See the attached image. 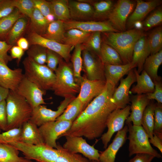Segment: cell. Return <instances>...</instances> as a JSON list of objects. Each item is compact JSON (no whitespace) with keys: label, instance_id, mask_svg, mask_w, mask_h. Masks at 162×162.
<instances>
[{"label":"cell","instance_id":"1","mask_svg":"<svg viewBox=\"0 0 162 162\" xmlns=\"http://www.w3.org/2000/svg\"><path fill=\"white\" fill-rule=\"evenodd\" d=\"M116 88L106 82L102 92L89 103L62 136H84L93 140L101 136L110 113L116 108L112 100Z\"/></svg>","mask_w":162,"mask_h":162},{"label":"cell","instance_id":"2","mask_svg":"<svg viewBox=\"0 0 162 162\" xmlns=\"http://www.w3.org/2000/svg\"><path fill=\"white\" fill-rule=\"evenodd\" d=\"M104 42L114 49L119 54L123 64L132 62L134 46L145 35L142 29L134 28L123 32H103Z\"/></svg>","mask_w":162,"mask_h":162},{"label":"cell","instance_id":"3","mask_svg":"<svg viewBox=\"0 0 162 162\" xmlns=\"http://www.w3.org/2000/svg\"><path fill=\"white\" fill-rule=\"evenodd\" d=\"M8 130L22 127L30 119L32 109L23 97L10 90L6 100Z\"/></svg>","mask_w":162,"mask_h":162},{"label":"cell","instance_id":"4","mask_svg":"<svg viewBox=\"0 0 162 162\" xmlns=\"http://www.w3.org/2000/svg\"><path fill=\"white\" fill-rule=\"evenodd\" d=\"M25 76L36 85L45 93L51 90L55 80L53 71L45 64H39L28 58L22 62Z\"/></svg>","mask_w":162,"mask_h":162},{"label":"cell","instance_id":"5","mask_svg":"<svg viewBox=\"0 0 162 162\" xmlns=\"http://www.w3.org/2000/svg\"><path fill=\"white\" fill-rule=\"evenodd\" d=\"M61 60L55 72V80L52 90L54 94L64 98L75 95L79 92L80 86L75 81L72 68Z\"/></svg>","mask_w":162,"mask_h":162},{"label":"cell","instance_id":"6","mask_svg":"<svg viewBox=\"0 0 162 162\" xmlns=\"http://www.w3.org/2000/svg\"><path fill=\"white\" fill-rule=\"evenodd\" d=\"M129 133L127 139L129 140V156L138 153L152 154L158 158L161 155L151 146L148 136L141 125L132 124L131 122L126 123Z\"/></svg>","mask_w":162,"mask_h":162},{"label":"cell","instance_id":"7","mask_svg":"<svg viewBox=\"0 0 162 162\" xmlns=\"http://www.w3.org/2000/svg\"><path fill=\"white\" fill-rule=\"evenodd\" d=\"M9 144L21 152L25 158L28 160L38 162H55L58 157L57 149L45 143L32 145L16 141Z\"/></svg>","mask_w":162,"mask_h":162},{"label":"cell","instance_id":"8","mask_svg":"<svg viewBox=\"0 0 162 162\" xmlns=\"http://www.w3.org/2000/svg\"><path fill=\"white\" fill-rule=\"evenodd\" d=\"M135 3L130 0H119L114 4L108 17V21L116 30L125 31L127 19Z\"/></svg>","mask_w":162,"mask_h":162},{"label":"cell","instance_id":"9","mask_svg":"<svg viewBox=\"0 0 162 162\" xmlns=\"http://www.w3.org/2000/svg\"><path fill=\"white\" fill-rule=\"evenodd\" d=\"M130 106L127 105L123 109H116L109 115L106 122L107 130L101 136L104 148L107 147L115 133L123 128L125 122L130 114Z\"/></svg>","mask_w":162,"mask_h":162},{"label":"cell","instance_id":"10","mask_svg":"<svg viewBox=\"0 0 162 162\" xmlns=\"http://www.w3.org/2000/svg\"><path fill=\"white\" fill-rule=\"evenodd\" d=\"M72 123L66 120H56L46 122L39 127L44 143L56 148V140L70 128Z\"/></svg>","mask_w":162,"mask_h":162},{"label":"cell","instance_id":"11","mask_svg":"<svg viewBox=\"0 0 162 162\" xmlns=\"http://www.w3.org/2000/svg\"><path fill=\"white\" fill-rule=\"evenodd\" d=\"M82 69L85 76L90 80L105 81L104 64L100 57L86 49L82 51Z\"/></svg>","mask_w":162,"mask_h":162},{"label":"cell","instance_id":"12","mask_svg":"<svg viewBox=\"0 0 162 162\" xmlns=\"http://www.w3.org/2000/svg\"><path fill=\"white\" fill-rule=\"evenodd\" d=\"M75 97L73 96L64 98L56 111L47 108L44 105H40L33 109L30 120L38 127L46 122L56 121Z\"/></svg>","mask_w":162,"mask_h":162},{"label":"cell","instance_id":"13","mask_svg":"<svg viewBox=\"0 0 162 162\" xmlns=\"http://www.w3.org/2000/svg\"><path fill=\"white\" fill-rule=\"evenodd\" d=\"M63 148L73 153L82 154L89 160L99 161L100 153L93 146L89 145L82 136H65Z\"/></svg>","mask_w":162,"mask_h":162},{"label":"cell","instance_id":"14","mask_svg":"<svg viewBox=\"0 0 162 162\" xmlns=\"http://www.w3.org/2000/svg\"><path fill=\"white\" fill-rule=\"evenodd\" d=\"M27 39L30 46L33 44L41 46L58 54L66 62H68L71 58L70 52L73 48L69 45L46 38L32 32H28Z\"/></svg>","mask_w":162,"mask_h":162},{"label":"cell","instance_id":"15","mask_svg":"<svg viewBox=\"0 0 162 162\" xmlns=\"http://www.w3.org/2000/svg\"><path fill=\"white\" fill-rule=\"evenodd\" d=\"M15 91L26 99L32 109L46 104L43 98L44 92L24 75Z\"/></svg>","mask_w":162,"mask_h":162},{"label":"cell","instance_id":"16","mask_svg":"<svg viewBox=\"0 0 162 162\" xmlns=\"http://www.w3.org/2000/svg\"><path fill=\"white\" fill-rule=\"evenodd\" d=\"M136 82L134 69L130 71L125 78H121L118 86L115 88L112 97V100L117 109L125 107L130 101V89L132 84Z\"/></svg>","mask_w":162,"mask_h":162},{"label":"cell","instance_id":"17","mask_svg":"<svg viewBox=\"0 0 162 162\" xmlns=\"http://www.w3.org/2000/svg\"><path fill=\"white\" fill-rule=\"evenodd\" d=\"M64 25L65 30L75 28L88 33L96 32L102 33L119 32L115 29L108 21H85L70 20L64 22Z\"/></svg>","mask_w":162,"mask_h":162},{"label":"cell","instance_id":"18","mask_svg":"<svg viewBox=\"0 0 162 162\" xmlns=\"http://www.w3.org/2000/svg\"><path fill=\"white\" fill-rule=\"evenodd\" d=\"M106 84L105 81L90 80L84 76L80 82V90L77 97L86 107L93 98L102 92Z\"/></svg>","mask_w":162,"mask_h":162},{"label":"cell","instance_id":"19","mask_svg":"<svg viewBox=\"0 0 162 162\" xmlns=\"http://www.w3.org/2000/svg\"><path fill=\"white\" fill-rule=\"evenodd\" d=\"M24 76L20 68L12 69L0 62V86L10 90L16 91Z\"/></svg>","mask_w":162,"mask_h":162},{"label":"cell","instance_id":"20","mask_svg":"<svg viewBox=\"0 0 162 162\" xmlns=\"http://www.w3.org/2000/svg\"><path fill=\"white\" fill-rule=\"evenodd\" d=\"M128 131L126 125L117 132L112 143L100 154L99 161L100 162H115L117 152L127 139Z\"/></svg>","mask_w":162,"mask_h":162},{"label":"cell","instance_id":"21","mask_svg":"<svg viewBox=\"0 0 162 162\" xmlns=\"http://www.w3.org/2000/svg\"><path fill=\"white\" fill-rule=\"evenodd\" d=\"M150 100L146 94H136L131 96L130 98L131 112L125 121L126 123L132 122L134 125H141L143 112Z\"/></svg>","mask_w":162,"mask_h":162},{"label":"cell","instance_id":"22","mask_svg":"<svg viewBox=\"0 0 162 162\" xmlns=\"http://www.w3.org/2000/svg\"><path fill=\"white\" fill-rule=\"evenodd\" d=\"M136 2L135 10L127 19L126 28H130L135 22L142 21L149 13L161 4L162 1L152 0L145 2L137 0Z\"/></svg>","mask_w":162,"mask_h":162},{"label":"cell","instance_id":"23","mask_svg":"<svg viewBox=\"0 0 162 162\" xmlns=\"http://www.w3.org/2000/svg\"><path fill=\"white\" fill-rule=\"evenodd\" d=\"M150 54L147 37L145 34L137 41L133 49L132 62L137 68L138 74L143 70L145 62Z\"/></svg>","mask_w":162,"mask_h":162},{"label":"cell","instance_id":"24","mask_svg":"<svg viewBox=\"0 0 162 162\" xmlns=\"http://www.w3.org/2000/svg\"><path fill=\"white\" fill-rule=\"evenodd\" d=\"M132 62L120 65L104 64V75L106 82L116 87L119 81L131 70L136 68Z\"/></svg>","mask_w":162,"mask_h":162},{"label":"cell","instance_id":"25","mask_svg":"<svg viewBox=\"0 0 162 162\" xmlns=\"http://www.w3.org/2000/svg\"><path fill=\"white\" fill-rule=\"evenodd\" d=\"M22 129L19 142L32 145L44 143L39 127L30 120L22 124Z\"/></svg>","mask_w":162,"mask_h":162},{"label":"cell","instance_id":"26","mask_svg":"<svg viewBox=\"0 0 162 162\" xmlns=\"http://www.w3.org/2000/svg\"><path fill=\"white\" fill-rule=\"evenodd\" d=\"M68 6L71 18L82 20L93 17V8L88 3L79 1H68Z\"/></svg>","mask_w":162,"mask_h":162},{"label":"cell","instance_id":"27","mask_svg":"<svg viewBox=\"0 0 162 162\" xmlns=\"http://www.w3.org/2000/svg\"><path fill=\"white\" fill-rule=\"evenodd\" d=\"M134 70L137 83L130 89L131 93L141 94L153 92L154 89V84L147 73L143 70L140 74L137 73L136 68Z\"/></svg>","mask_w":162,"mask_h":162},{"label":"cell","instance_id":"28","mask_svg":"<svg viewBox=\"0 0 162 162\" xmlns=\"http://www.w3.org/2000/svg\"><path fill=\"white\" fill-rule=\"evenodd\" d=\"M49 23L45 16L35 8L27 29L28 32H34L42 36L45 33Z\"/></svg>","mask_w":162,"mask_h":162},{"label":"cell","instance_id":"29","mask_svg":"<svg viewBox=\"0 0 162 162\" xmlns=\"http://www.w3.org/2000/svg\"><path fill=\"white\" fill-rule=\"evenodd\" d=\"M162 63V50L149 56L146 59L143 70L147 73L153 82L161 77L158 74L159 68Z\"/></svg>","mask_w":162,"mask_h":162},{"label":"cell","instance_id":"30","mask_svg":"<svg viewBox=\"0 0 162 162\" xmlns=\"http://www.w3.org/2000/svg\"><path fill=\"white\" fill-rule=\"evenodd\" d=\"M85 107L77 96L70 102L56 121L66 120L73 122Z\"/></svg>","mask_w":162,"mask_h":162},{"label":"cell","instance_id":"31","mask_svg":"<svg viewBox=\"0 0 162 162\" xmlns=\"http://www.w3.org/2000/svg\"><path fill=\"white\" fill-rule=\"evenodd\" d=\"M65 33L64 22L56 20L49 24L45 33L41 36L63 44Z\"/></svg>","mask_w":162,"mask_h":162},{"label":"cell","instance_id":"32","mask_svg":"<svg viewBox=\"0 0 162 162\" xmlns=\"http://www.w3.org/2000/svg\"><path fill=\"white\" fill-rule=\"evenodd\" d=\"M27 17L24 16L18 19L14 23L6 37L5 41L13 45L27 29L28 24Z\"/></svg>","mask_w":162,"mask_h":162},{"label":"cell","instance_id":"33","mask_svg":"<svg viewBox=\"0 0 162 162\" xmlns=\"http://www.w3.org/2000/svg\"><path fill=\"white\" fill-rule=\"evenodd\" d=\"M91 33L75 28L68 30L65 32L63 44L69 45L73 49L76 46L85 42Z\"/></svg>","mask_w":162,"mask_h":162},{"label":"cell","instance_id":"34","mask_svg":"<svg viewBox=\"0 0 162 162\" xmlns=\"http://www.w3.org/2000/svg\"><path fill=\"white\" fill-rule=\"evenodd\" d=\"M100 58L104 64L115 65L123 64L118 52L111 46L102 42Z\"/></svg>","mask_w":162,"mask_h":162},{"label":"cell","instance_id":"35","mask_svg":"<svg viewBox=\"0 0 162 162\" xmlns=\"http://www.w3.org/2000/svg\"><path fill=\"white\" fill-rule=\"evenodd\" d=\"M24 15L15 8L9 15L0 19V40L5 41L6 37L11 28L20 18Z\"/></svg>","mask_w":162,"mask_h":162},{"label":"cell","instance_id":"36","mask_svg":"<svg viewBox=\"0 0 162 162\" xmlns=\"http://www.w3.org/2000/svg\"><path fill=\"white\" fill-rule=\"evenodd\" d=\"M155 106V103L150 100L144 111L142 118L141 125L149 139L153 136Z\"/></svg>","mask_w":162,"mask_h":162},{"label":"cell","instance_id":"37","mask_svg":"<svg viewBox=\"0 0 162 162\" xmlns=\"http://www.w3.org/2000/svg\"><path fill=\"white\" fill-rule=\"evenodd\" d=\"M50 1L56 20L65 22L70 20L68 0H53Z\"/></svg>","mask_w":162,"mask_h":162},{"label":"cell","instance_id":"38","mask_svg":"<svg viewBox=\"0 0 162 162\" xmlns=\"http://www.w3.org/2000/svg\"><path fill=\"white\" fill-rule=\"evenodd\" d=\"M74 48V51L71 57L72 68L75 81L80 85L82 78L81 72L82 69V53L83 48L81 44L77 45Z\"/></svg>","mask_w":162,"mask_h":162},{"label":"cell","instance_id":"39","mask_svg":"<svg viewBox=\"0 0 162 162\" xmlns=\"http://www.w3.org/2000/svg\"><path fill=\"white\" fill-rule=\"evenodd\" d=\"M19 151L9 144H0V162H21Z\"/></svg>","mask_w":162,"mask_h":162},{"label":"cell","instance_id":"40","mask_svg":"<svg viewBox=\"0 0 162 162\" xmlns=\"http://www.w3.org/2000/svg\"><path fill=\"white\" fill-rule=\"evenodd\" d=\"M58 155L55 162H100L96 160H89L78 154L70 152L64 149L60 144L56 148Z\"/></svg>","mask_w":162,"mask_h":162},{"label":"cell","instance_id":"41","mask_svg":"<svg viewBox=\"0 0 162 162\" xmlns=\"http://www.w3.org/2000/svg\"><path fill=\"white\" fill-rule=\"evenodd\" d=\"M110 0L97 1L93 3L94 13L93 17L97 19L107 18L114 5Z\"/></svg>","mask_w":162,"mask_h":162},{"label":"cell","instance_id":"42","mask_svg":"<svg viewBox=\"0 0 162 162\" xmlns=\"http://www.w3.org/2000/svg\"><path fill=\"white\" fill-rule=\"evenodd\" d=\"M151 55L155 54L162 50V28L157 27L153 30L147 37Z\"/></svg>","mask_w":162,"mask_h":162},{"label":"cell","instance_id":"43","mask_svg":"<svg viewBox=\"0 0 162 162\" xmlns=\"http://www.w3.org/2000/svg\"><path fill=\"white\" fill-rule=\"evenodd\" d=\"M101 34L99 32H92L86 41L81 44L83 50L91 51L100 57L102 43Z\"/></svg>","mask_w":162,"mask_h":162},{"label":"cell","instance_id":"44","mask_svg":"<svg viewBox=\"0 0 162 162\" xmlns=\"http://www.w3.org/2000/svg\"><path fill=\"white\" fill-rule=\"evenodd\" d=\"M46 48L38 44L30 45L26 52L27 57L41 64L46 63Z\"/></svg>","mask_w":162,"mask_h":162},{"label":"cell","instance_id":"45","mask_svg":"<svg viewBox=\"0 0 162 162\" xmlns=\"http://www.w3.org/2000/svg\"><path fill=\"white\" fill-rule=\"evenodd\" d=\"M162 22V10L160 8L155 10L142 22V29L147 31L152 28L161 24Z\"/></svg>","mask_w":162,"mask_h":162},{"label":"cell","instance_id":"46","mask_svg":"<svg viewBox=\"0 0 162 162\" xmlns=\"http://www.w3.org/2000/svg\"><path fill=\"white\" fill-rule=\"evenodd\" d=\"M13 3L21 14L31 18L35 8L33 0H13Z\"/></svg>","mask_w":162,"mask_h":162},{"label":"cell","instance_id":"47","mask_svg":"<svg viewBox=\"0 0 162 162\" xmlns=\"http://www.w3.org/2000/svg\"><path fill=\"white\" fill-rule=\"evenodd\" d=\"M22 127L12 129L0 133V144H9L19 141L22 133Z\"/></svg>","mask_w":162,"mask_h":162},{"label":"cell","instance_id":"48","mask_svg":"<svg viewBox=\"0 0 162 162\" xmlns=\"http://www.w3.org/2000/svg\"><path fill=\"white\" fill-rule=\"evenodd\" d=\"M153 134L162 137V105L157 103L154 109Z\"/></svg>","mask_w":162,"mask_h":162},{"label":"cell","instance_id":"49","mask_svg":"<svg viewBox=\"0 0 162 162\" xmlns=\"http://www.w3.org/2000/svg\"><path fill=\"white\" fill-rule=\"evenodd\" d=\"M61 58L55 52L47 49L46 66L55 72L56 70Z\"/></svg>","mask_w":162,"mask_h":162},{"label":"cell","instance_id":"50","mask_svg":"<svg viewBox=\"0 0 162 162\" xmlns=\"http://www.w3.org/2000/svg\"><path fill=\"white\" fill-rule=\"evenodd\" d=\"M154 84V92L146 94L148 98L150 100H155L157 103H162V83L161 77L153 82Z\"/></svg>","mask_w":162,"mask_h":162},{"label":"cell","instance_id":"51","mask_svg":"<svg viewBox=\"0 0 162 162\" xmlns=\"http://www.w3.org/2000/svg\"><path fill=\"white\" fill-rule=\"evenodd\" d=\"M33 1L34 8L37 9L45 17L50 14H53L50 1L44 0Z\"/></svg>","mask_w":162,"mask_h":162},{"label":"cell","instance_id":"52","mask_svg":"<svg viewBox=\"0 0 162 162\" xmlns=\"http://www.w3.org/2000/svg\"><path fill=\"white\" fill-rule=\"evenodd\" d=\"M13 46L8 44L5 41L0 40V62L7 65L12 60V58L8 52Z\"/></svg>","mask_w":162,"mask_h":162},{"label":"cell","instance_id":"53","mask_svg":"<svg viewBox=\"0 0 162 162\" xmlns=\"http://www.w3.org/2000/svg\"><path fill=\"white\" fill-rule=\"evenodd\" d=\"M15 8L13 4V0H1L0 19L10 15Z\"/></svg>","mask_w":162,"mask_h":162},{"label":"cell","instance_id":"54","mask_svg":"<svg viewBox=\"0 0 162 162\" xmlns=\"http://www.w3.org/2000/svg\"><path fill=\"white\" fill-rule=\"evenodd\" d=\"M0 128L4 131L8 130V118L6 100L0 103Z\"/></svg>","mask_w":162,"mask_h":162},{"label":"cell","instance_id":"55","mask_svg":"<svg viewBox=\"0 0 162 162\" xmlns=\"http://www.w3.org/2000/svg\"><path fill=\"white\" fill-rule=\"evenodd\" d=\"M155 157L153 155L146 153L136 154L133 158L130 159L129 162H151Z\"/></svg>","mask_w":162,"mask_h":162},{"label":"cell","instance_id":"56","mask_svg":"<svg viewBox=\"0 0 162 162\" xmlns=\"http://www.w3.org/2000/svg\"><path fill=\"white\" fill-rule=\"evenodd\" d=\"M10 56L12 59H17V63L19 64L23 56L24 51L17 45L13 46L10 49Z\"/></svg>","mask_w":162,"mask_h":162},{"label":"cell","instance_id":"57","mask_svg":"<svg viewBox=\"0 0 162 162\" xmlns=\"http://www.w3.org/2000/svg\"><path fill=\"white\" fill-rule=\"evenodd\" d=\"M149 141L150 143L156 147L162 153V137L155 134H153L152 138L149 139Z\"/></svg>","mask_w":162,"mask_h":162},{"label":"cell","instance_id":"58","mask_svg":"<svg viewBox=\"0 0 162 162\" xmlns=\"http://www.w3.org/2000/svg\"><path fill=\"white\" fill-rule=\"evenodd\" d=\"M17 45L21 48L24 51L27 50L29 49L30 45L29 42L27 38L21 37L17 41Z\"/></svg>","mask_w":162,"mask_h":162},{"label":"cell","instance_id":"59","mask_svg":"<svg viewBox=\"0 0 162 162\" xmlns=\"http://www.w3.org/2000/svg\"><path fill=\"white\" fill-rule=\"evenodd\" d=\"M10 90L0 86V103L6 100L9 93Z\"/></svg>","mask_w":162,"mask_h":162},{"label":"cell","instance_id":"60","mask_svg":"<svg viewBox=\"0 0 162 162\" xmlns=\"http://www.w3.org/2000/svg\"><path fill=\"white\" fill-rule=\"evenodd\" d=\"M45 17L49 23L56 20L55 17L53 14H50Z\"/></svg>","mask_w":162,"mask_h":162},{"label":"cell","instance_id":"61","mask_svg":"<svg viewBox=\"0 0 162 162\" xmlns=\"http://www.w3.org/2000/svg\"><path fill=\"white\" fill-rule=\"evenodd\" d=\"M133 27H134V28L138 29H142V21H137L135 22Z\"/></svg>","mask_w":162,"mask_h":162},{"label":"cell","instance_id":"62","mask_svg":"<svg viewBox=\"0 0 162 162\" xmlns=\"http://www.w3.org/2000/svg\"><path fill=\"white\" fill-rule=\"evenodd\" d=\"M21 162H35L32 161L31 160L27 159L25 158H23Z\"/></svg>","mask_w":162,"mask_h":162},{"label":"cell","instance_id":"63","mask_svg":"<svg viewBox=\"0 0 162 162\" xmlns=\"http://www.w3.org/2000/svg\"><path fill=\"white\" fill-rule=\"evenodd\" d=\"M1 130H1V129L0 128V133H1Z\"/></svg>","mask_w":162,"mask_h":162},{"label":"cell","instance_id":"64","mask_svg":"<svg viewBox=\"0 0 162 162\" xmlns=\"http://www.w3.org/2000/svg\"><path fill=\"white\" fill-rule=\"evenodd\" d=\"M1 1V0H0V1Z\"/></svg>","mask_w":162,"mask_h":162}]
</instances>
